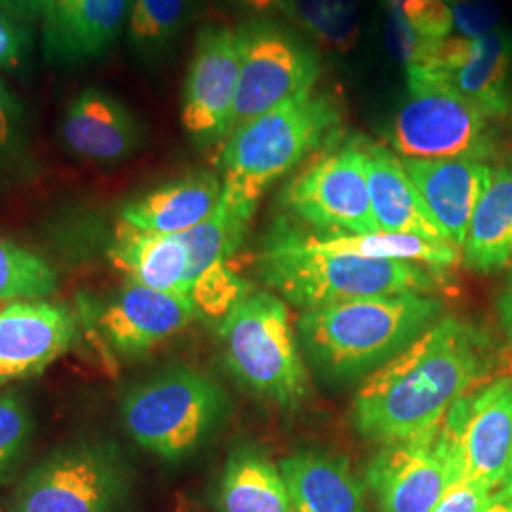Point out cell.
<instances>
[{
  "instance_id": "1",
  "label": "cell",
  "mask_w": 512,
  "mask_h": 512,
  "mask_svg": "<svg viewBox=\"0 0 512 512\" xmlns=\"http://www.w3.org/2000/svg\"><path fill=\"white\" fill-rule=\"evenodd\" d=\"M490 370L486 338L444 317L368 374L353 401L355 429L387 444L437 437L452 404Z\"/></svg>"
},
{
  "instance_id": "2",
  "label": "cell",
  "mask_w": 512,
  "mask_h": 512,
  "mask_svg": "<svg viewBox=\"0 0 512 512\" xmlns=\"http://www.w3.org/2000/svg\"><path fill=\"white\" fill-rule=\"evenodd\" d=\"M431 294L357 298L308 310L298 319L300 342L325 378L355 380L393 359L440 319Z\"/></svg>"
},
{
  "instance_id": "3",
  "label": "cell",
  "mask_w": 512,
  "mask_h": 512,
  "mask_svg": "<svg viewBox=\"0 0 512 512\" xmlns=\"http://www.w3.org/2000/svg\"><path fill=\"white\" fill-rule=\"evenodd\" d=\"M342 122L338 97L313 88L241 124L219 145L222 196L255 213L256 203L275 181L336 141Z\"/></svg>"
},
{
  "instance_id": "4",
  "label": "cell",
  "mask_w": 512,
  "mask_h": 512,
  "mask_svg": "<svg viewBox=\"0 0 512 512\" xmlns=\"http://www.w3.org/2000/svg\"><path fill=\"white\" fill-rule=\"evenodd\" d=\"M256 264L272 289L306 310L372 296L431 294L442 285V270L416 262L302 249L281 224L264 241Z\"/></svg>"
},
{
  "instance_id": "5",
  "label": "cell",
  "mask_w": 512,
  "mask_h": 512,
  "mask_svg": "<svg viewBox=\"0 0 512 512\" xmlns=\"http://www.w3.org/2000/svg\"><path fill=\"white\" fill-rule=\"evenodd\" d=\"M230 410L228 395L194 368L177 366L131 387L120 404L124 431L141 448L179 459L200 448Z\"/></svg>"
},
{
  "instance_id": "6",
  "label": "cell",
  "mask_w": 512,
  "mask_h": 512,
  "mask_svg": "<svg viewBox=\"0 0 512 512\" xmlns=\"http://www.w3.org/2000/svg\"><path fill=\"white\" fill-rule=\"evenodd\" d=\"M406 74V95L385 129L391 150L408 160H486L490 116L444 74L418 65Z\"/></svg>"
},
{
  "instance_id": "7",
  "label": "cell",
  "mask_w": 512,
  "mask_h": 512,
  "mask_svg": "<svg viewBox=\"0 0 512 512\" xmlns=\"http://www.w3.org/2000/svg\"><path fill=\"white\" fill-rule=\"evenodd\" d=\"M219 338L230 372L256 395L294 408L308 393V372L283 300L251 293L220 319Z\"/></svg>"
},
{
  "instance_id": "8",
  "label": "cell",
  "mask_w": 512,
  "mask_h": 512,
  "mask_svg": "<svg viewBox=\"0 0 512 512\" xmlns=\"http://www.w3.org/2000/svg\"><path fill=\"white\" fill-rule=\"evenodd\" d=\"M128 494V467L118 446L110 440H76L23 478L14 512H120Z\"/></svg>"
},
{
  "instance_id": "9",
  "label": "cell",
  "mask_w": 512,
  "mask_h": 512,
  "mask_svg": "<svg viewBox=\"0 0 512 512\" xmlns=\"http://www.w3.org/2000/svg\"><path fill=\"white\" fill-rule=\"evenodd\" d=\"M435 444L452 480L501 490L512 471V380L499 378L452 404Z\"/></svg>"
},
{
  "instance_id": "10",
  "label": "cell",
  "mask_w": 512,
  "mask_h": 512,
  "mask_svg": "<svg viewBox=\"0 0 512 512\" xmlns=\"http://www.w3.org/2000/svg\"><path fill=\"white\" fill-rule=\"evenodd\" d=\"M241 71L228 135L281 103L310 92L321 76V57L302 38L268 19L239 25Z\"/></svg>"
},
{
  "instance_id": "11",
  "label": "cell",
  "mask_w": 512,
  "mask_h": 512,
  "mask_svg": "<svg viewBox=\"0 0 512 512\" xmlns=\"http://www.w3.org/2000/svg\"><path fill=\"white\" fill-rule=\"evenodd\" d=\"M281 203L321 234L380 232L372 213L359 137L319 156L281 192Z\"/></svg>"
},
{
  "instance_id": "12",
  "label": "cell",
  "mask_w": 512,
  "mask_h": 512,
  "mask_svg": "<svg viewBox=\"0 0 512 512\" xmlns=\"http://www.w3.org/2000/svg\"><path fill=\"white\" fill-rule=\"evenodd\" d=\"M241 71L238 29L205 25L188 63L183 88V126L200 145H220L230 131Z\"/></svg>"
},
{
  "instance_id": "13",
  "label": "cell",
  "mask_w": 512,
  "mask_h": 512,
  "mask_svg": "<svg viewBox=\"0 0 512 512\" xmlns=\"http://www.w3.org/2000/svg\"><path fill=\"white\" fill-rule=\"evenodd\" d=\"M253 215L222 196L209 219L179 234L188 249L190 300L198 315L220 321L253 293L251 283L230 268Z\"/></svg>"
},
{
  "instance_id": "14",
  "label": "cell",
  "mask_w": 512,
  "mask_h": 512,
  "mask_svg": "<svg viewBox=\"0 0 512 512\" xmlns=\"http://www.w3.org/2000/svg\"><path fill=\"white\" fill-rule=\"evenodd\" d=\"M198 311L190 298L162 293L135 281L93 308L105 344L122 357H141L186 329Z\"/></svg>"
},
{
  "instance_id": "15",
  "label": "cell",
  "mask_w": 512,
  "mask_h": 512,
  "mask_svg": "<svg viewBox=\"0 0 512 512\" xmlns=\"http://www.w3.org/2000/svg\"><path fill=\"white\" fill-rule=\"evenodd\" d=\"M71 311L48 300H21L0 308V387L33 378L73 346Z\"/></svg>"
},
{
  "instance_id": "16",
  "label": "cell",
  "mask_w": 512,
  "mask_h": 512,
  "mask_svg": "<svg viewBox=\"0 0 512 512\" xmlns=\"http://www.w3.org/2000/svg\"><path fill=\"white\" fill-rule=\"evenodd\" d=\"M131 0H50L42 19V54L52 65L78 67L109 54L128 27Z\"/></svg>"
},
{
  "instance_id": "17",
  "label": "cell",
  "mask_w": 512,
  "mask_h": 512,
  "mask_svg": "<svg viewBox=\"0 0 512 512\" xmlns=\"http://www.w3.org/2000/svg\"><path fill=\"white\" fill-rule=\"evenodd\" d=\"M435 439L387 444L372 459L368 484L380 511L433 512L437 507L452 473Z\"/></svg>"
},
{
  "instance_id": "18",
  "label": "cell",
  "mask_w": 512,
  "mask_h": 512,
  "mask_svg": "<svg viewBox=\"0 0 512 512\" xmlns=\"http://www.w3.org/2000/svg\"><path fill=\"white\" fill-rule=\"evenodd\" d=\"M135 114L112 93L88 86L76 93L61 120V141L74 156L95 164H118L143 145Z\"/></svg>"
},
{
  "instance_id": "19",
  "label": "cell",
  "mask_w": 512,
  "mask_h": 512,
  "mask_svg": "<svg viewBox=\"0 0 512 512\" xmlns=\"http://www.w3.org/2000/svg\"><path fill=\"white\" fill-rule=\"evenodd\" d=\"M401 160L446 239L463 247L494 169L478 160Z\"/></svg>"
},
{
  "instance_id": "20",
  "label": "cell",
  "mask_w": 512,
  "mask_h": 512,
  "mask_svg": "<svg viewBox=\"0 0 512 512\" xmlns=\"http://www.w3.org/2000/svg\"><path fill=\"white\" fill-rule=\"evenodd\" d=\"M365 152L366 175L372 213L380 232L450 243L404 169L403 160L391 150L359 137ZM454 245V243H452ZM459 249V247H458Z\"/></svg>"
},
{
  "instance_id": "21",
  "label": "cell",
  "mask_w": 512,
  "mask_h": 512,
  "mask_svg": "<svg viewBox=\"0 0 512 512\" xmlns=\"http://www.w3.org/2000/svg\"><path fill=\"white\" fill-rule=\"evenodd\" d=\"M222 177L196 171L156 186L120 207V222L141 232L183 234L209 219L222 198Z\"/></svg>"
},
{
  "instance_id": "22",
  "label": "cell",
  "mask_w": 512,
  "mask_h": 512,
  "mask_svg": "<svg viewBox=\"0 0 512 512\" xmlns=\"http://www.w3.org/2000/svg\"><path fill=\"white\" fill-rule=\"evenodd\" d=\"M110 262L129 281L190 298L188 249L179 234H152L120 222L109 247Z\"/></svg>"
},
{
  "instance_id": "23",
  "label": "cell",
  "mask_w": 512,
  "mask_h": 512,
  "mask_svg": "<svg viewBox=\"0 0 512 512\" xmlns=\"http://www.w3.org/2000/svg\"><path fill=\"white\" fill-rule=\"evenodd\" d=\"M294 512H365L363 486L344 459L296 452L281 461Z\"/></svg>"
},
{
  "instance_id": "24",
  "label": "cell",
  "mask_w": 512,
  "mask_h": 512,
  "mask_svg": "<svg viewBox=\"0 0 512 512\" xmlns=\"http://www.w3.org/2000/svg\"><path fill=\"white\" fill-rule=\"evenodd\" d=\"M287 236L302 249L332 255H353L372 260H403L416 262L435 270L454 266L459 249L452 243H435L408 234H304L289 224H281Z\"/></svg>"
},
{
  "instance_id": "25",
  "label": "cell",
  "mask_w": 512,
  "mask_h": 512,
  "mask_svg": "<svg viewBox=\"0 0 512 512\" xmlns=\"http://www.w3.org/2000/svg\"><path fill=\"white\" fill-rule=\"evenodd\" d=\"M463 260L476 272H497L512 264V167L494 169L469 224Z\"/></svg>"
},
{
  "instance_id": "26",
  "label": "cell",
  "mask_w": 512,
  "mask_h": 512,
  "mask_svg": "<svg viewBox=\"0 0 512 512\" xmlns=\"http://www.w3.org/2000/svg\"><path fill=\"white\" fill-rule=\"evenodd\" d=\"M217 507L219 512H294L281 471L251 446H239L228 456Z\"/></svg>"
},
{
  "instance_id": "27",
  "label": "cell",
  "mask_w": 512,
  "mask_h": 512,
  "mask_svg": "<svg viewBox=\"0 0 512 512\" xmlns=\"http://www.w3.org/2000/svg\"><path fill=\"white\" fill-rule=\"evenodd\" d=\"M511 71L512 35L495 31L475 38L473 59L463 69L444 76L488 116H501L509 109L507 84Z\"/></svg>"
},
{
  "instance_id": "28",
  "label": "cell",
  "mask_w": 512,
  "mask_h": 512,
  "mask_svg": "<svg viewBox=\"0 0 512 512\" xmlns=\"http://www.w3.org/2000/svg\"><path fill=\"white\" fill-rule=\"evenodd\" d=\"M285 12L325 52L349 54L359 42L357 0H287Z\"/></svg>"
},
{
  "instance_id": "29",
  "label": "cell",
  "mask_w": 512,
  "mask_h": 512,
  "mask_svg": "<svg viewBox=\"0 0 512 512\" xmlns=\"http://www.w3.org/2000/svg\"><path fill=\"white\" fill-rule=\"evenodd\" d=\"M192 16V0H131L128 42L145 59L164 55Z\"/></svg>"
},
{
  "instance_id": "30",
  "label": "cell",
  "mask_w": 512,
  "mask_h": 512,
  "mask_svg": "<svg viewBox=\"0 0 512 512\" xmlns=\"http://www.w3.org/2000/svg\"><path fill=\"white\" fill-rule=\"evenodd\" d=\"M55 287L57 275L42 256L0 236V308L21 300H44Z\"/></svg>"
},
{
  "instance_id": "31",
  "label": "cell",
  "mask_w": 512,
  "mask_h": 512,
  "mask_svg": "<svg viewBox=\"0 0 512 512\" xmlns=\"http://www.w3.org/2000/svg\"><path fill=\"white\" fill-rule=\"evenodd\" d=\"M35 433V418L18 393H0V484L23 461Z\"/></svg>"
},
{
  "instance_id": "32",
  "label": "cell",
  "mask_w": 512,
  "mask_h": 512,
  "mask_svg": "<svg viewBox=\"0 0 512 512\" xmlns=\"http://www.w3.org/2000/svg\"><path fill=\"white\" fill-rule=\"evenodd\" d=\"M31 164L25 110L0 76V173L27 171Z\"/></svg>"
},
{
  "instance_id": "33",
  "label": "cell",
  "mask_w": 512,
  "mask_h": 512,
  "mask_svg": "<svg viewBox=\"0 0 512 512\" xmlns=\"http://www.w3.org/2000/svg\"><path fill=\"white\" fill-rule=\"evenodd\" d=\"M384 42L389 57L404 65L406 69L412 65H420L423 55L427 52L429 38H423L410 27V23L401 12V8H385Z\"/></svg>"
},
{
  "instance_id": "34",
  "label": "cell",
  "mask_w": 512,
  "mask_h": 512,
  "mask_svg": "<svg viewBox=\"0 0 512 512\" xmlns=\"http://www.w3.org/2000/svg\"><path fill=\"white\" fill-rule=\"evenodd\" d=\"M399 8L420 37L440 40L454 27V12L448 0H404Z\"/></svg>"
},
{
  "instance_id": "35",
  "label": "cell",
  "mask_w": 512,
  "mask_h": 512,
  "mask_svg": "<svg viewBox=\"0 0 512 512\" xmlns=\"http://www.w3.org/2000/svg\"><path fill=\"white\" fill-rule=\"evenodd\" d=\"M33 48V27L0 8V71L21 69Z\"/></svg>"
},
{
  "instance_id": "36",
  "label": "cell",
  "mask_w": 512,
  "mask_h": 512,
  "mask_svg": "<svg viewBox=\"0 0 512 512\" xmlns=\"http://www.w3.org/2000/svg\"><path fill=\"white\" fill-rule=\"evenodd\" d=\"M454 12V25L461 37L480 38L495 33L499 12L488 0H448Z\"/></svg>"
},
{
  "instance_id": "37",
  "label": "cell",
  "mask_w": 512,
  "mask_h": 512,
  "mask_svg": "<svg viewBox=\"0 0 512 512\" xmlns=\"http://www.w3.org/2000/svg\"><path fill=\"white\" fill-rule=\"evenodd\" d=\"M494 492L478 482L454 478L433 512H482Z\"/></svg>"
},
{
  "instance_id": "38",
  "label": "cell",
  "mask_w": 512,
  "mask_h": 512,
  "mask_svg": "<svg viewBox=\"0 0 512 512\" xmlns=\"http://www.w3.org/2000/svg\"><path fill=\"white\" fill-rule=\"evenodd\" d=\"M48 2L50 0H0V8L21 23L35 27V23H40Z\"/></svg>"
},
{
  "instance_id": "39",
  "label": "cell",
  "mask_w": 512,
  "mask_h": 512,
  "mask_svg": "<svg viewBox=\"0 0 512 512\" xmlns=\"http://www.w3.org/2000/svg\"><path fill=\"white\" fill-rule=\"evenodd\" d=\"M220 2L251 14H270L275 10L285 12L287 8V0H220Z\"/></svg>"
},
{
  "instance_id": "40",
  "label": "cell",
  "mask_w": 512,
  "mask_h": 512,
  "mask_svg": "<svg viewBox=\"0 0 512 512\" xmlns=\"http://www.w3.org/2000/svg\"><path fill=\"white\" fill-rule=\"evenodd\" d=\"M499 319H501V327L505 329V332L509 334V338L512 340V275L505 287V291L499 298Z\"/></svg>"
},
{
  "instance_id": "41",
  "label": "cell",
  "mask_w": 512,
  "mask_h": 512,
  "mask_svg": "<svg viewBox=\"0 0 512 512\" xmlns=\"http://www.w3.org/2000/svg\"><path fill=\"white\" fill-rule=\"evenodd\" d=\"M482 512H512V494H505L499 490L497 494L492 495L490 503Z\"/></svg>"
},
{
  "instance_id": "42",
  "label": "cell",
  "mask_w": 512,
  "mask_h": 512,
  "mask_svg": "<svg viewBox=\"0 0 512 512\" xmlns=\"http://www.w3.org/2000/svg\"><path fill=\"white\" fill-rule=\"evenodd\" d=\"M404 0H384L385 8H399Z\"/></svg>"
},
{
  "instance_id": "43",
  "label": "cell",
  "mask_w": 512,
  "mask_h": 512,
  "mask_svg": "<svg viewBox=\"0 0 512 512\" xmlns=\"http://www.w3.org/2000/svg\"><path fill=\"white\" fill-rule=\"evenodd\" d=\"M501 492H505V494H512V471L511 476H509V480H507V484L501 488Z\"/></svg>"
}]
</instances>
